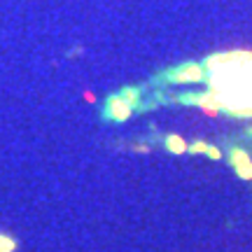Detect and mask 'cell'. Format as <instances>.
<instances>
[{"instance_id": "obj_1", "label": "cell", "mask_w": 252, "mask_h": 252, "mask_svg": "<svg viewBox=\"0 0 252 252\" xmlns=\"http://www.w3.org/2000/svg\"><path fill=\"white\" fill-rule=\"evenodd\" d=\"M210 70V91L220 100V110L234 117H252V54L231 52L206 61Z\"/></svg>"}, {"instance_id": "obj_2", "label": "cell", "mask_w": 252, "mask_h": 252, "mask_svg": "<svg viewBox=\"0 0 252 252\" xmlns=\"http://www.w3.org/2000/svg\"><path fill=\"white\" fill-rule=\"evenodd\" d=\"M131 112H133L131 103H128L122 94H117V96H110V98L105 100L103 117L108 119V122H126V119L131 117Z\"/></svg>"}, {"instance_id": "obj_3", "label": "cell", "mask_w": 252, "mask_h": 252, "mask_svg": "<svg viewBox=\"0 0 252 252\" xmlns=\"http://www.w3.org/2000/svg\"><path fill=\"white\" fill-rule=\"evenodd\" d=\"M166 77L171 82H201L206 80V72H203V65L198 63H182L178 68H171L166 72Z\"/></svg>"}, {"instance_id": "obj_4", "label": "cell", "mask_w": 252, "mask_h": 252, "mask_svg": "<svg viewBox=\"0 0 252 252\" xmlns=\"http://www.w3.org/2000/svg\"><path fill=\"white\" fill-rule=\"evenodd\" d=\"M229 159H231V166H234L236 173H238L243 180H252V159H250V154L245 152V150H241V147H231Z\"/></svg>"}, {"instance_id": "obj_5", "label": "cell", "mask_w": 252, "mask_h": 252, "mask_svg": "<svg viewBox=\"0 0 252 252\" xmlns=\"http://www.w3.org/2000/svg\"><path fill=\"white\" fill-rule=\"evenodd\" d=\"M166 150L173 154H182V152H187V143L182 140L180 135H166Z\"/></svg>"}, {"instance_id": "obj_6", "label": "cell", "mask_w": 252, "mask_h": 252, "mask_svg": "<svg viewBox=\"0 0 252 252\" xmlns=\"http://www.w3.org/2000/svg\"><path fill=\"white\" fill-rule=\"evenodd\" d=\"M122 96L131 103V108L133 110H140V91L135 89V87H126V89H122Z\"/></svg>"}, {"instance_id": "obj_7", "label": "cell", "mask_w": 252, "mask_h": 252, "mask_svg": "<svg viewBox=\"0 0 252 252\" xmlns=\"http://www.w3.org/2000/svg\"><path fill=\"white\" fill-rule=\"evenodd\" d=\"M0 252H14V238L0 234Z\"/></svg>"}, {"instance_id": "obj_8", "label": "cell", "mask_w": 252, "mask_h": 252, "mask_svg": "<svg viewBox=\"0 0 252 252\" xmlns=\"http://www.w3.org/2000/svg\"><path fill=\"white\" fill-rule=\"evenodd\" d=\"M187 150H189L191 154H196V152H198V154H206V152H208V143H203V140H196L194 145H189Z\"/></svg>"}, {"instance_id": "obj_9", "label": "cell", "mask_w": 252, "mask_h": 252, "mask_svg": "<svg viewBox=\"0 0 252 252\" xmlns=\"http://www.w3.org/2000/svg\"><path fill=\"white\" fill-rule=\"evenodd\" d=\"M208 157H210V159H220V157H222V152H220V150H217V147H210V145H208Z\"/></svg>"}]
</instances>
